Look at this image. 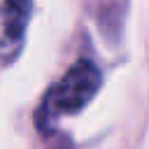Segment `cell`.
Here are the masks:
<instances>
[{
	"label": "cell",
	"instance_id": "cell-2",
	"mask_svg": "<svg viewBox=\"0 0 149 149\" xmlns=\"http://www.w3.org/2000/svg\"><path fill=\"white\" fill-rule=\"evenodd\" d=\"M30 0H0V54L16 51L28 21Z\"/></svg>",
	"mask_w": 149,
	"mask_h": 149
},
{
	"label": "cell",
	"instance_id": "cell-1",
	"mask_svg": "<svg viewBox=\"0 0 149 149\" xmlns=\"http://www.w3.org/2000/svg\"><path fill=\"white\" fill-rule=\"evenodd\" d=\"M100 84V74L98 70L88 63V61H79L77 65H72L68 70V74L54 86V91L47 98L44 109L51 116H61V114H70L77 112L79 107H84L91 95L95 93Z\"/></svg>",
	"mask_w": 149,
	"mask_h": 149
}]
</instances>
